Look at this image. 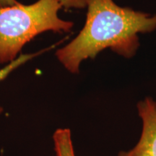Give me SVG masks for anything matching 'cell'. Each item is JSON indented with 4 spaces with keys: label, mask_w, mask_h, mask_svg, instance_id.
<instances>
[{
    "label": "cell",
    "mask_w": 156,
    "mask_h": 156,
    "mask_svg": "<svg viewBox=\"0 0 156 156\" xmlns=\"http://www.w3.org/2000/svg\"><path fill=\"white\" fill-rule=\"evenodd\" d=\"M58 2L65 9H83L86 7L85 0H58Z\"/></svg>",
    "instance_id": "8992f818"
},
{
    "label": "cell",
    "mask_w": 156,
    "mask_h": 156,
    "mask_svg": "<svg viewBox=\"0 0 156 156\" xmlns=\"http://www.w3.org/2000/svg\"><path fill=\"white\" fill-rule=\"evenodd\" d=\"M53 47H54V46H50L49 48H46V49L39 51L34 54H21L19 57H17L16 58V59L14 60L13 62H10V63H9L5 67H4L3 69H0V81L6 79V78L8 77V75L12 73V72H13L15 69H16L17 68H18L20 66L23 65V64L26 63L27 62L29 61V60L32 59L33 58L36 57L37 56L41 55V54L44 53V52H46L47 50L50 49V48H52ZM2 112H3V108L0 106V114L2 113Z\"/></svg>",
    "instance_id": "5b68a950"
},
{
    "label": "cell",
    "mask_w": 156,
    "mask_h": 156,
    "mask_svg": "<svg viewBox=\"0 0 156 156\" xmlns=\"http://www.w3.org/2000/svg\"><path fill=\"white\" fill-rule=\"evenodd\" d=\"M136 107L142 122L140 140L132 149L121 151L118 156H156V102L147 97Z\"/></svg>",
    "instance_id": "3957f363"
},
{
    "label": "cell",
    "mask_w": 156,
    "mask_h": 156,
    "mask_svg": "<svg viewBox=\"0 0 156 156\" xmlns=\"http://www.w3.org/2000/svg\"><path fill=\"white\" fill-rule=\"evenodd\" d=\"M85 1L87 12L83 28L56 52L58 61L71 73H79L83 60L95 58L106 48L125 58L133 57L140 46L138 34L156 29V15L120 7L114 0Z\"/></svg>",
    "instance_id": "6da1fadb"
},
{
    "label": "cell",
    "mask_w": 156,
    "mask_h": 156,
    "mask_svg": "<svg viewBox=\"0 0 156 156\" xmlns=\"http://www.w3.org/2000/svg\"><path fill=\"white\" fill-rule=\"evenodd\" d=\"M62 7L58 0L0 7V64L16 59L23 46L38 34L49 30L69 32L73 23L58 17Z\"/></svg>",
    "instance_id": "7a4b0ae2"
},
{
    "label": "cell",
    "mask_w": 156,
    "mask_h": 156,
    "mask_svg": "<svg viewBox=\"0 0 156 156\" xmlns=\"http://www.w3.org/2000/svg\"><path fill=\"white\" fill-rule=\"evenodd\" d=\"M54 151L56 156H75L69 129H58L53 134Z\"/></svg>",
    "instance_id": "277c9868"
},
{
    "label": "cell",
    "mask_w": 156,
    "mask_h": 156,
    "mask_svg": "<svg viewBox=\"0 0 156 156\" xmlns=\"http://www.w3.org/2000/svg\"><path fill=\"white\" fill-rule=\"evenodd\" d=\"M18 3L17 0H0V7L12 6Z\"/></svg>",
    "instance_id": "52a82bcc"
}]
</instances>
